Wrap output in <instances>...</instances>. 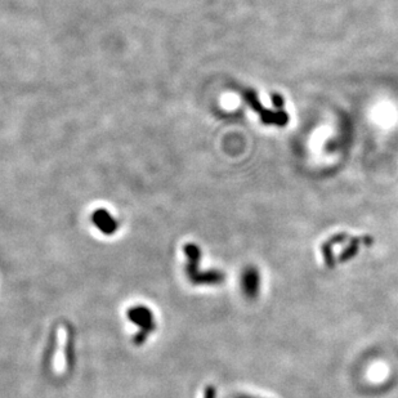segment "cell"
I'll list each match as a JSON object with an SVG mask.
<instances>
[{
    "label": "cell",
    "mask_w": 398,
    "mask_h": 398,
    "mask_svg": "<svg viewBox=\"0 0 398 398\" xmlns=\"http://www.w3.org/2000/svg\"><path fill=\"white\" fill-rule=\"evenodd\" d=\"M128 316L133 324L139 326V333L135 335V343L141 344L146 340L147 335L153 331L155 322L151 310L147 307H134L128 312Z\"/></svg>",
    "instance_id": "6da1fadb"
},
{
    "label": "cell",
    "mask_w": 398,
    "mask_h": 398,
    "mask_svg": "<svg viewBox=\"0 0 398 398\" xmlns=\"http://www.w3.org/2000/svg\"><path fill=\"white\" fill-rule=\"evenodd\" d=\"M244 97L250 103V106L257 111L259 112L260 119L264 124H277V125H283L287 120V115L283 111L278 112H272V111H266L262 106H260L259 101H258L257 95L253 91H245L244 92Z\"/></svg>",
    "instance_id": "7a4b0ae2"
},
{
    "label": "cell",
    "mask_w": 398,
    "mask_h": 398,
    "mask_svg": "<svg viewBox=\"0 0 398 398\" xmlns=\"http://www.w3.org/2000/svg\"><path fill=\"white\" fill-rule=\"evenodd\" d=\"M92 220H93L98 230L101 231L102 233H105V235H112L118 230L116 219L112 218L111 214L105 209H98L97 212H94V214L92 216Z\"/></svg>",
    "instance_id": "3957f363"
},
{
    "label": "cell",
    "mask_w": 398,
    "mask_h": 398,
    "mask_svg": "<svg viewBox=\"0 0 398 398\" xmlns=\"http://www.w3.org/2000/svg\"><path fill=\"white\" fill-rule=\"evenodd\" d=\"M243 289L246 295L254 298L259 290V274L257 270L249 268L244 272L243 276Z\"/></svg>",
    "instance_id": "277c9868"
},
{
    "label": "cell",
    "mask_w": 398,
    "mask_h": 398,
    "mask_svg": "<svg viewBox=\"0 0 398 398\" xmlns=\"http://www.w3.org/2000/svg\"><path fill=\"white\" fill-rule=\"evenodd\" d=\"M235 398H254V397H249V396H237Z\"/></svg>",
    "instance_id": "5b68a950"
}]
</instances>
